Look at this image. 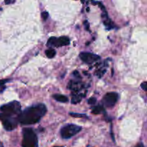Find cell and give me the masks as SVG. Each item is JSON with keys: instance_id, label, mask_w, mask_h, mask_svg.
<instances>
[{"instance_id": "ac0fdd59", "label": "cell", "mask_w": 147, "mask_h": 147, "mask_svg": "<svg viewBox=\"0 0 147 147\" xmlns=\"http://www.w3.org/2000/svg\"><path fill=\"white\" fill-rule=\"evenodd\" d=\"M73 75H74V76H76V78H80V74H79V73L78 71H74V73H73Z\"/></svg>"}, {"instance_id": "7a4b0ae2", "label": "cell", "mask_w": 147, "mask_h": 147, "mask_svg": "<svg viewBox=\"0 0 147 147\" xmlns=\"http://www.w3.org/2000/svg\"><path fill=\"white\" fill-rule=\"evenodd\" d=\"M22 147H38V139L34 130L30 128H24L22 130Z\"/></svg>"}, {"instance_id": "52a82bcc", "label": "cell", "mask_w": 147, "mask_h": 147, "mask_svg": "<svg viewBox=\"0 0 147 147\" xmlns=\"http://www.w3.org/2000/svg\"><path fill=\"white\" fill-rule=\"evenodd\" d=\"M119 99V95L118 93L114 92H110L106 93L103 98V104L108 108H112L114 106L116 103Z\"/></svg>"}, {"instance_id": "3957f363", "label": "cell", "mask_w": 147, "mask_h": 147, "mask_svg": "<svg viewBox=\"0 0 147 147\" xmlns=\"http://www.w3.org/2000/svg\"><path fill=\"white\" fill-rule=\"evenodd\" d=\"M0 111L3 115L7 116H15L18 117L21 113V105L18 101H12L4 104L0 107Z\"/></svg>"}, {"instance_id": "603a6c76", "label": "cell", "mask_w": 147, "mask_h": 147, "mask_svg": "<svg viewBox=\"0 0 147 147\" xmlns=\"http://www.w3.org/2000/svg\"><path fill=\"white\" fill-rule=\"evenodd\" d=\"M54 147H60V146H54Z\"/></svg>"}, {"instance_id": "5bb4252c", "label": "cell", "mask_w": 147, "mask_h": 147, "mask_svg": "<svg viewBox=\"0 0 147 147\" xmlns=\"http://www.w3.org/2000/svg\"><path fill=\"white\" fill-rule=\"evenodd\" d=\"M49 17V13L47 11H42V17L43 20H47Z\"/></svg>"}, {"instance_id": "7402d4cb", "label": "cell", "mask_w": 147, "mask_h": 147, "mask_svg": "<svg viewBox=\"0 0 147 147\" xmlns=\"http://www.w3.org/2000/svg\"><path fill=\"white\" fill-rule=\"evenodd\" d=\"M0 147H3V144L1 142H0Z\"/></svg>"}, {"instance_id": "9c48e42d", "label": "cell", "mask_w": 147, "mask_h": 147, "mask_svg": "<svg viewBox=\"0 0 147 147\" xmlns=\"http://www.w3.org/2000/svg\"><path fill=\"white\" fill-rule=\"evenodd\" d=\"M53 98L56 100L58 102H61V103H67L68 101V98L67 96H63L61 94H55L53 95Z\"/></svg>"}, {"instance_id": "2e32d148", "label": "cell", "mask_w": 147, "mask_h": 147, "mask_svg": "<svg viewBox=\"0 0 147 147\" xmlns=\"http://www.w3.org/2000/svg\"><path fill=\"white\" fill-rule=\"evenodd\" d=\"M146 85H147V83L146 82H144L143 83H142V85H141V87H142V88L143 89L144 91H146L147 90V88H146Z\"/></svg>"}, {"instance_id": "277c9868", "label": "cell", "mask_w": 147, "mask_h": 147, "mask_svg": "<svg viewBox=\"0 0 147 147\" xmlns=\"http://www.w3.org/2000/svg\"><path fill=\"white\" fill-rule=\"evenodd\" d=\"M81 126L75 124H67L63 126L60 130V135L63 139H70L81 131Z\"/></svg>"}, {"instance_id": "30bf717a", "label": "cell", "mask_w": 147, "mask_h": 147, "mask_svg": "<svg viewBox=\"0 0 147 147\" xmlns=\"http://www.w3.org/2000/svg\"><path fill=\"white\" fill-rule=\"evenodd\" d=\"M83 96H83V94H74L73 98H72V103H73V104L78 103L79 102L81 101Z\"/></svg>"}, {"instance_id": "4fadbf2b", "label": "cell", "mask_w": 147, "mask_h": 147, "mask_svg": "<svg viewBox=\"0 0 147 147\" xmlns=\"http://www.w3.org/2000/svg\"><path fill=\"white\" fill-rule=\"evenodd\" d=\"M70 115L71 116H73V117H75V118H83V119L86 118V119H88V117L86 114H83V113H70Z\"/></svg>"}, {"instance_id": "d6986e66", "label": "cell", "mask_w": 147, "mask_h": 147, "mask_svg": "<svg viewBox=\"0 0 147 147\" xmlns=\"http://www.w3.org/2000/svg\"><path fill=\"white\" fill-rule=\"evenodd\" d=\"M84 24H85V25H86V30H88V29H89V24H88V21H85V22H84Z\"/></svg>"}, {"instance_id": "5b68a950", "label": "cell", "mask_w": 147, "mask_h": 147, "mask_svg": "<svg viewBox=\"0 0 147 147\" xmlns=\"http://www.w3.org/2000/svg\"><path fill=\"white\" fill-rule=\"evenodd\" d=\"M0 120L2 121L4 128L7 131L14 130L18 124L17 117L15 116H7L0 113Z\"/></svg>"}, {"instance_id": "44dd1931", "label": "cell", "mask_w": 147, "mask_h": 147, "mask_svg": "<svg viewBox=\"0 0 147 147\" xmlns=\"http://www.w3.org/2000/svg\"><path fill=\"white\" fill-rule=\"evenodd\" d=\"M136 147H144V146L143 144H142V143H139V144H138Z\"/></svg>"}, {"instance_id": "ffe728a7", "label": "cell", "mask_w": 147, "mask_h": 147, "mask_svg": "<svg viewBox=\"0 0 147 147\" xmlns=\"http://www.w3.org/2000/svg\"><path fill=\"white\" fill-rule=\"evenodd\" d=\"M12 3H14V1H5V4H12Z\"/></svg>"}, {"instance_id": "e0dca14e", "label": "cell", "mask_w": 147, "mask_h": 147, "mask_svg": "<svg viewBox=\"0 0 147 147\" xmlns=\"http://www.w3.org/2000/svg\"><path fill=\"white\" fill-rule=\"evenodd\" d=\"M9 80H0V86H4V84L5 83H7V82H8Z\"/></svg>"}, {"instance_id": "6da1fadb", "label": "cell", "mask_w": 147, "mask_h": 147, "mask_svg": "<svg viewBox=\"0 0 147 147\" xmlns=\"http://www.w3.org/2000/svg\"><path fill=\"white\" fill-rule=\"evenodd\" d=\"M47 108L43 103L34 105L22 111L17 117L18 123L22 125H32L38 123L45 115Z\"/></svg>"}, {"instance_id": "7c38bea8", "label": "cell", "mask_w": 147, "mask_h": 147, "mask_svg": "<svg viewBox=\"0 0 147 147\" xmlns=\"http://www.w3.org/2000/svg\"><path fill=\"white\" fill-rule=\"evenodd\" d=\"M103 111V108L102 106H95V107H93V109H92V113L97 115L101 113Z\"/></svg>"}, {"instance_id": "8992f818", "label": "cell", "mask_w": 147, "mask_h": 147, "mask_svg": "<svg viewBox=\"0 0 147 147\" xmlns=\"http://www.w3.org/2000/svg\"><path fill=\"white\" fill-rule=\"evenodd\" d=\"M70 44V39L67 37H52L47 40V46L49 47H62Z\"/></svg>"}, {"instance_id": "8fae6325", "label": "cell", "mask_w": 147, "mask_h": 147, "mask_svg": "<svg viewBox=\"0 0 147 147\" xmlns=\"http://www.w3.org/2000/svg\"><path fill=\"white\" fill-rule=\"evenodd\" d=\"M45 55L48 58H53L56 55V52L54 49L50 48L45 51Z\"/></svg>"}, {"instance_id": "9a60e30c", "label": "cell", "mask_w": 147, "mask_h": 147, "mask_svg": "<svg viewBox=\"0 0 147 147\" xmlns=\"http://www.w3.org/2000/svg\"><path fill=\"white\" fill-rule=\"evenodd\" d=\"M96 103V98H95L94 97L90 98L88 100V103L89 104H95Z\"/></svg>"}, {"instance_id": "ba28073f", "label": "cell", "mask_w": 147, "mask_h": 147, "mask_svg": "<svg viewBox=\"0 0 147 147\" xmlns=\"http://www.w3.org/2000/svg\"><path fill=\"white\" fill-rule=\"evenodd\" d=\"M80 57L84 63H87V64H92V63H95V62L98 61L100 59V57L98 55H96L93 53H85V52L80 53Z\"/></svg>"}]
</instances>
